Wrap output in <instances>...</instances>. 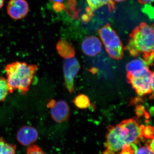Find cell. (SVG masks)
I'll use <instances>...</instances> for the list:
<instances>
[{"label": "cell", "instance_id": "cell-7", "mask_svg": "<svg viewBox=\"0 0 154 154\" xmlns=\"http://www.w3.org/2000/svg\"><path fill=\"white\" fill-rule=\"evenodd\" d=\"M7 13L12 19L19 20L25 18L29 11V5L25 0H11L7 6Z\"/></svg>", "mask_w": 154, "mask_h": 154}, {"label": "cell", "instance_id": "cell-15", "mask_svg": "<svg viewBox=\"0 0 154 154\" xmlns=\"http://www.w3.org/2000/svg\"><path fill=\"white\" fill-rule=\"evenodd\" d=\"M17 146L8 143L0 138V154H15Z\"/></svg>", "mask_w": 154, "mask_h": 154}, {"label": "cell", "instance_id": "cell-9", "mask_svg": "<svg viewBox=\"0 0 154 154\" xmlns=\"http://www.w3.org/2000/svg\"><path fill=\"white\" fill-rule=\"evenodd\" d=\"M38 138L37 130L31 126H22L17 131V140L22 145L30 146L34 143Z\"/></svg>", "mask_w": 154, "mask_h": 154}, {"label": "cell", "instance_id": "cell-21", "mask_svg": "<svg viewBox=\"0 0 154 154\" xmlns=\"http://www.w3.org/2000/svg\"><path fill=\"white\" fill-rule=\"evenodd\" d=\"M27 154H46L36 145L30 146L27 149Z\"/></svg>", "mask_w": 154, "mask_h": 154}, {"label": "cell", "instance_id": "cell-20", "mask_svg": "<svg viewBox=\"0 0 154 154\" xmlns=\"http://www.w3.org/2000/svg\"><path fill=\"white\" fill-rule=\"evenodd\" d=\"M54 4L53 8L55 11L60 12L62 11H66V5L63 4L64 0H51Z\"/></svg>", "mask_w": 154, "mask_h": 154}, {"label": "cell", "instance_id": "cell-18", "mask_svg": "<svg viewBox=\"0 0 154 154\" xmlns=\"http://www.w3.org/2000/svg\"><path fill=\"white\" fill-rule=\"evenodd\" d=\"M137 149L136 144H131L124 146L118 154H133L135 152Z\"/></svg>", "mask_w": 154, "mask_h": 154}, {"label": "cell", "instance_id": "cell-19", "mask_svg": "<svg viewBox=\"0 0 154 154\" xmlns=\"http://www.w3.org/2000/svg\"><path fill=\"white\" fill-rule=\"evenodd\" d=\"M143 137L147 139H153L154 137V128L150 126H144Z\"/></svg>", "mask_w": 154, "mask_h": 154}, {"label": "cell", "instance_id": "cell-28", "mask_svg": "<svg viewBox=\"0 0 154 154\" xmlns=\"http://www.w3.org/2000/svg\"><path fill=\"white\" fill-rule=\"evenodd\" d=\"M113 1L117 2H124V1H126V0H113Z\"/></svg>", "mask_w": 154, "mask_h": 154}, {"label": "cell", "instance_id": "cell-1", "mask_svg": "<svg viewBox=\"0 0 154 154\" xmlns=\"http://www.w3.org/2000/svg\"><path fill=\"white\" fill-rule=\"evenodd\" d=\"M143 125L136 117L125 119L119 124L108 126L105 150L103 154H118L125 146L137 143L143 137Z\"/></svg>", "mask_w": 154, "mask_h": 154}, {"label": "cell", "instance_id": "cell-8", "mask_svg": "<svg viewBox=\"0 0 154 154\" xmlns=\"http://www.w3.org/2000/svg\"><path fill=\"white\" fill-rule=\"evenodd\" d=\"M88 7L86 10V14L82 17L83 21L87 22L90 21L94 15V12L103 6L107 5L110 13L115 10V2L113 0H86Z\"/></svg>", "mask_w": 154, "mask_h": 154}, {"label": "cell", "instance_id": "cell-22", "mask_svg": "<svg viewBox=\"0 0 154 154\" xmlns=\"http://www.w3.org/2000/svg\"><path fill=\"white\" fill-rule=\"evenodd\" d=\"M135 154H154L148 145L140 147L136 151Z\"/></svg>", "mask_w": 154, "mask_h": 154}, {"label": "cell", "instance_id": "cell-10", "mask_svg": "<svg viewBox=\"0 0 154 154\" xmlns=\"http://www.w3.org/2000/svg\"><path fill=\"white\" fill-rule=\"evenodd\" d=\"M50 109V114L54 120L58 123L66 121L69 115V107L67 103L63 100L55 101Z\"/></svg>", "mask_w": 154, "mask_h": 154}, {"label": "cell", "instance_id": "cell-5", "mask_svg": "<svg viewBox=\"0 0 154 154\" xmlns=\"http://www.w3.org/2000/svg\"><path fill=\"white\" fill-rule=\"evenodd\" d=\"M152 74V72L149 68L132 75L127 74L128 82L139 96L151 94Z\"/></svg>", "mask_w": 154, "mask_h": 154}, {"label": "cell", "instance_id": "cell-23", "mask_svg": "<svg viewBox=\"0 0 154 154\" xmlns=\"http://www.w3.org/2000/svg\"><path fill=\"white\" fill-rule=\"evenodd\" d=\"M137 115V116H141L145 113V110L144 109V107L141 106H138L136 108Z\"/></svg>", "mask_w": 154, "mask_h": 154}, {"label": "cell", "instance_id": "cell-11", "mask_svg": "<svg viewBox=\"0 0 154 154\" xmlns=\"http://www.w3.org/2000/svg\"><path fill=\"white\" fill-rule=\"evenodd\" d=\"M82 47L83 52L86 55L94 57L101 53L102 45L98 37L91 36L85 38L82 43Z\"/></svg>", "mask_w": 154, "mask_h": 154}, {"label": "cell", "instance_id": "cell-4", "mask_svg": "<svg viewBox=\"0 0 154 154\" xmlns=\"http://www.w3.org/2000/svg\"><path fill=\"white\" fill-rule=\"evenodd\" d=\"M105 49L110 57L120 60L123 56V46L119 36L108 23L98 30Z\"/></svg>", "mask_w": 154, "mask_h": 154}, {"label": "cell", "instance_id": "cell-26", "mask_svg": "<svg viewBox=\"0 0 154 154\" xmlns=\"http://www.w3.org/2000/svg\"><path fill=\"white\" fill-rule=\"evenodd\" d=\"M138 2L142 4H145L149 2L154 3V0H138Z\"/></svg>", "mask_w": 154, "mask_h": 154}, {"label": "cell", "instance_id": "cell-27", "mask_svg": "<svg viewBox=\"0 0 154 154\" xmlns=\"http://www.w3.org/2000/svg\"><path fill=\"white\" fill-rule=\"evenodd\" d=\"M4 0H0V9L2 8L4 5Z\"/></svg>", "mask_w": 154, "mask_h": 154}, {"label": "cell", "instance_id": "cell-17", "mask_svg": "<svg viewBox=\"0 0 154 154\" xmlns=\"http://www.w3.org/2000/svg\"><path fill=\"white\" fill-rule=\"evenodd\" d=\"M9 93L7 79L3 77H0V102L5 100Z\"/></svg>", "mask_w": 154, "mask_h": 154}, {"label": "cell", "instance_id": "cell-12", "mask_svg": "<svg viewBox=\"0 0 154 154\" xmlns=\"http://www.w3.org/2000/svg\"><path fill=\"white\" fill-rule=\"evenodd\" d=\"M56 49L59 55L63 58H71L74 57L75 52L72 45L66 40H62L58 42Z\"/></svg>", "mask_w": 154, "mask_h": 154}, {"label": "cell", "instance_id": "cell-16", "mask_svg": "<svg viewBox=\"0 0 154 154\" xmlns=\"http://www.w3.org/2000/svg\"><path fill=\"white\" fill-rule=\"evenodd\" d=\"M66 8V11H67L70 17L73 19H78V11L75 0H67Z\"/></svg>", "mask_w": 154, "mask_h": 154}, {"label": "cell", "instance_id": "cell-24", "mask_svg": "<svg viewBox=\"0 0 154 154\" xmlns=\"http://www.w3.org/2000/svg\"><path fill=\"white\" fill-rule=\"evenodd\" d=\"M151 85L152 89V97L154 96V72L152 74L151 82Z\"/></svg>", "mask_w": 154, "mask_h": 154}, {"label": "cell", "instance_id": "cell-14", "mask_svg": "<svg viewBox=\"0 0 154 154\" xmlns=\"http://www.w3.org/2000/svg\"><path fill=\"white\" fill-rule=\"evenodd\" d=\"M75 105L81 109L88 108L90 105L89 97L84 94H81L77 96L73 101Z\"/></svg>", "mask_w": 154, "mask_h": 154}, {"label": "cell", "instance_id": "cell-6", "mask_svg": "<svg viewBox=\"0 0 154 154\" xmlns=\"http://www.w3.org/2000/svg\"><path fill=\"white\" fill-rule=\"evenodd\" d=\"M80 69V64L75 58L67 59L63 64V70L65 85L69 93L74 91V79Z\"/></svg>", "mask_w": 154, "mask_h": 154}, {"label": "cell", "instance_id": "cell-2", "mask_svg": "<svg viewBox=\"0 0 154 154\" xmlns=\"http://www.w3.org/2000/svg\"><path fill=\"white\" fill-rule=\"evenodd\" d=\"M125 48L134 57L142 56L149 66L154 63V23L149 25L142 22L130 34Z\"/></svg>", "mask_w": 154, "mask_h": 154}, {"label": "cell", "instance_id": "cell-3", "mask_svg": "<svg viewBox=\"0 0 154 154\" xmlns=\"http://www.w3.org/2000/svg\"><path fill=\"white\" fill-rule=\"evenodd\" d=\"M37 69V65L26 62L15 61L7 65L5 70L9 93L18 91L21 95H26Z\"/></svg>", "mask_w": 154, "mask_h": 154}, {"label": "cell", "instance_id": "cell-25", "mask_svg": "<svg viewBox=\"0 0 154 154\" xmlns=\"http://www.w3.org/2000/svg\"><path fill=\"white\" fill-rule=\"evenodd\" d=\"M148 145L154 154V137L152 139V140L151 141L149 144Z\"/></svg>", "mask_w": 154, "mask_h": 154}, {"label": "cell", "instance_id": "cell-13", "mask_svg": "<svg viewBox=\"0 0 154 154\" xmlns=\"http://www.w3.org/2000/svg\"><path fill=\"white\" fill-rule=\"evenodd\" d=\"M149 65L141 57L133 60L127 64V74L132 75L149 68Z\"/></svg>", "mask_w": 154, "mask_h": 154}]
</instances>
